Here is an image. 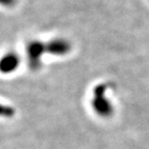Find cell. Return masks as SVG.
I'll list each match as a JSON object with an SVG mask.
<instances>
[{
    "label": "cell",
    "instance_id": "cell-1",
    "mask_svg": "<svg viewBox=\"0 0 149 149\" xmlns=\"http://www.w3.org/2000/svg\"><path fill=\"white\" fill-rule=\"evenodd\" d=\"M45 53H47L46 44L40 40H32L27 45L28 64L30 70H40L42 66V57Z\"/></svg>",
    "mask_w": 149,
    "mask_h": 149
},
{
    "label": "cell",
    "instance_id": "cell-2",
    "mask_svg": "<svg viewBox=\"0 0 149 149\" xmlns=\"http://www.w3.org/2000/svg\"><path fill=\"white\" fill-rule=\"evenodd\" d=\"M92 107L98 115L107 117L113 111L109 98L106 97V86L98 85L94 89V95L92 100Z\"/></svg>",
    "mask_w": 149,
    "mask_h": 149
},
{
    "label": "cell",
    "instance_id": "cell-3",
    "mask_svg": "<svg viewBox=\"0 0 149 149\" xmlns=\"http://www.w3.org/2000/svg\"><path fill=\"white\" fill-rule=\"evenodd\" d=\"M21 58L19 54L15 52H8L0 58V72L3 74H9L16 72L20 66Z\"/></svg>",
    "mask_w": 149,
    "mask_h": 149
},
{
    "label": "cell",
    "instance_id": "cell-4",
    "mask_svg": "<svg viewBox=\"0 0 149 149\" xmlns=\"http://www.w3.org/2000/svg\"><path fill=\"white\" fill-rule=\"evenodd\" d=\"M47 53L54 56H64L72 50V45L64 38H53L46 44Z\"/></svg>",
    "mask_w": 149,
    "mask_h": 149
},
{
    "label": "cell",
    "instance_id": "cell-5",
    "mask_svg": "<svg viewBox=\"0 0 149 149\" xmlns=\"http://www.w3.org/2000/svg\"><path fill=\"white\" fill-rule=\"evenodd\" d=\"M15 113H16V111H15V109L12 106L0 104V117H2V118H12V117H14Z\"/></svg>",
    "mask_w": 149,
    "mask_h": 149
},
{
    "label": "cell",
    "instance_id": "cell-6",
    "mask_svg": "<svg viewBox=\"0 0 149 149\" xmlns=\"http://www.w3.org/2000/svg\"><path fill=\"white\" fill-rule=\"evenodd\" d=\"M18 0H0V5L4 7H13L17 4Z\"/></svg>",
    "mask_w": 149,
    "mask_h": 149
}]
</instances>
